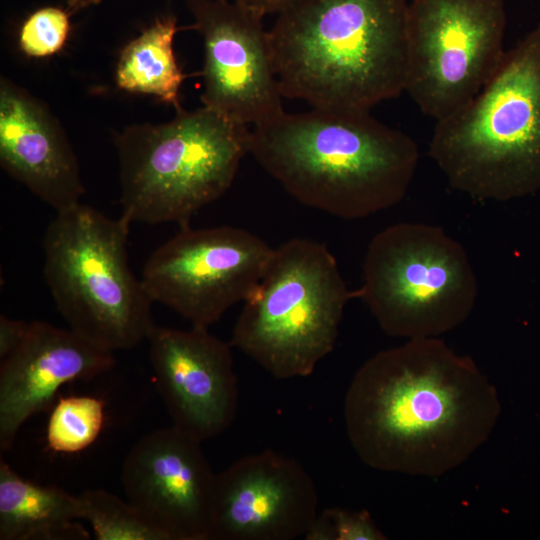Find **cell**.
Returning <instances> with one entry per match:
<instances>
[{
  "label": "cell",
  "instance_id": "d6986e66",
  "mask_svg": "<svg viewBox=\"0 0 540 540\" xmlns=\"http://www.w3.org/2000/svg\"><path fill=\"white\" fill-rule=\"evenodd\" d=\"M79 518L98 540H168L130 502L103 489L78 495Z\"/></svg>",
  "mask_w": 540,
  "mask_h": 540
},
{
  "label": "cell",
  "instance_id": "5bb4252c",
  "mask_svg": "<svg viewBox=\"0 0 540 540\" xmlns=\"http://www.w3.org/2000/svg\"><path fill=\"white\" fill-rule=\"evenodd\" d=\"M146 340L157 390L172 426L200 442L222 434L238 405L231 344L193 326H156Z\"/></svg>",
  "mask_w": 540,
  "mask_h": 540
},
{
  "label": "cell",
  "instance_id": "484cf974",
  "mask_svg": "<svg viewBox=\"0 0 540 540\" xmlns=\"http://www.w3.org/2000/svg\"><path fill=\"white\" fill-rule=\"evenodd\" d=\"M67 3V11L69 13L77 12V7L80 0H65Z\"/></svg>",
  "mask_w": 540,
  "mask_h": 540
},
{
  "label": "cell",
  "instance_id": "e0dca14e",
  "mask_svg": "<svg viewBox=\"0 0 540 540\" xmlns=\"http://www.w3.org/2000/svg\"><path fill=\"white\" fill-rule=\"evenodd\" d=\"M78 496L24 479L0 462V539H88Z\"/></svg>",
  "mask_w": 540,
  "mask_h": 540
},
{
  "label": "cell",
  "instance_id": "4fadbf2b",
  "mask_svg": "<svg viewBox=\"0 0 540 540\" xmlns=\"http://www.w3.org/2000/svg\"><path fill=\"white\" fill-rule=\"evenodd\" d=\"M201 443L170 426L144 435L124 459L127 501L168 540H209L216 474Z\"/></svg>",
  "mask_w": 540,
  "mask_h": 540
},
{
  "label": "cell",
  "instance_id": "9a60e30c",
  "mask_svg": "<svg viewBox=\"0 0 540 540\" xmlns=\"http://www.w3.org/2000/svg\"><path fill=\"white\" fill-rule=\"evenodd\" d=\"M114 365L103 350L70 328L29 323L19 346L0 365V449H10L22 425L46 408L63 385L93 378Z\"/></svg>",
  "mask_w": 540,
  "mask_h": 540
},
{
  "label": "cell",
  "instance_id": "7c38bea8",
  "mask_svg": "<svg viewBox=\"0 0 540 540\" xmlns=\"http://www.w3.org/2000/svg\"><path fill=\"white\" fill-rule=\"evenodd\" d=\"M318 514L313 479L294 458L267 449L216 474L209 540H294Z\"/></svg>",
  "mask_w": 540,
  "mask_h": 540
},
{
  "label": "cell",
  "instance_id": "8fae6325",
  "mask_svg": "<svg viewBox=\"0 0 540 540\" xmlns=\"http://www.w3.org/2000/svg\"><path fill=\"white\" fill-rule=\"evenodd\" d=\"M187 5L204 46L203 106L247 126L283 112L264 16L230 0Z\"/></svg>",
  "mask_w": 540,
  "mask_h": 540
},
{
  "label": "cell",
  "instance_id": "3957f363",
  "mask_svg": "<svg viewBox=\"0 0 540 540\" xmlns=\"http://www.w3.org/2000/svg\"><path fill=\"white\" fill-rule=\"evenodd\" d=\"M406 0H295L269 30L283 97L369 111L405 91Z\"/></svg>",
  "mask_w": 540,
  "mask_h": 540
},
{
  "label": "cell",
  "instance_id": "cb8c5ba5",
  "mask_svg": "<svg viewBox=\"0 0 540 540\" xmlns=\"http://www.w3.org/2000/svg\"><path fill=\"white\" fill-rule=\"evenodd\" d=\"M248 9H251L262 16L267 14H278L288 7L295 0H230Z\"/></svg>",
  "mask_w": 540,
  "mask_h": 540
},
{
  "label": "cell",
  "instance_id": "7a4b0ae2",
  "mask_svg": "<svg viewBox=\"0 0 540 540\" xmlns=\"http://www.w3.org/2000/svg\"><path fill=\"white\" fill-rule=\"evenodd\" d=\"M249 153L298 202L354 220L400 203L416 142L369 111L281 112L250 130Z\"/></svg>",
  "mask_w": 540,
  "mask_h": 540
},
{
  "label": "cell",
  "instance_id": "9c48e42d",
  "mask_svg": "<svg viewBox=\"0 0 540 540\" xmlns=\"http://www.w3.org/2000/svg\"><path fill=\"white\" fill-rule=\"evenodd\" d=\"M503 0H412L405 91L436 121L482 89L504 53Z\"/></svg>",
  "mask_w": 540,
  "mask_h": 540
},
{
  "label": "cell",
  "instance_id": "277c9868",
  "mask_svg": "<svg viewBox=\"0 0 540 540\" xmlns=\"http://www.w3.org/2000/svg\"><path fill=\"white\" fill-rule=\"evenodd\" d=\"M428 152L453 189L477 200L540 191V24L472 100L436 121Z\"/></svg>",
  "mask_w": 540,
  "mask_h": 540
},
{
  "label": "cell",
  "instance_id": "2e32d148",
  "mask_svg": "<svg viewBox=\"0 0 540 540\" xmlns=\"http://www.w3.org/2000/svg\"><path fill=\"white\" fill-rule=\"evenodd\" d=\"M0 163L56 212L80 203L85 193L76 154L57 119L43 102L4 77Z\"/></svg>",
  "mask_w": 540,
  "mask_h": 540
},
{
  "label": "cell",
  "instance_id": "8992f818",
  "mask_svg": "<svg viewBox=\"0 0 540 540\" xmlns=\"http://www.w3.org/2000/svg\"><path fill=\"white\" fill-rule=\"evenodd\" d=\"M130 222L81 202L60 212L43 237L44 277L69 328L109 351L147 338L152 300L128 261Z\"/></svg>",
  "mask_w": 540,
  "mask_h": 540
},
{
  "label": "cell",
  "instance_id": "ac0fdd59",
  "mask_svg": "<svg viewBox=\"0 0 540 540\" xmlns=\"http://www.w3.org/2000/svg\"><path fill=\"white\" fill-rule=\"evenodd\" d=\"M179 27L173 15L157 18L122 50L115 73L116 84L131 93L153 95L180 108L179 91L187 77L179 67L173 41Z\"/></svg>",
  "mask_w": 540,
  "mask_h": 540
},
{
  "label": "cell",
  "instance_id": "ba28073f",
  "mask_svg": "<svg viewBox=\"0 0 540 540\" xmlns=\"http://www.w3.org/2000/svg\"><path fill=\"white\" fill-rule=\"evenodd\" d=\"M478 283L463 246L443 228L399 222L370 241L353 292L391 337H439L471 314Z\"/></svg>",
  "mask_w": 540,
  "mask_h": 540
},
{
  "label": "cell",
  "instance_id": "7402d4cb",
  "mask_svg": "<svg viewBox=\"0 0 540 540\" xmlns=\"http://www.w3.org/2000/svg\"><path fill=\"white\" fill-rule=\"evenodd\" d=\"M305 540H385L387 537L365 511L326 508L318 512Z\"/></svg>",
  "mask_w": 540,
  "mask_h": 540
},
{
  "label": "cell",
  "instance_id": "44dd1931",
  "mask_svg": "<svg viewBox=\"0 0 540 540\" xmlns=\"http://www.w3.org/2000/svg\"><path fill=\"white\" fill-rule=\"evenodd\" d=\"M69 12L43 7L23 22L19 32L20 49L30 57L51 56L62 49L70 31Z\"/></svg>",
  "mask_w": 540,
  "mask_h": 540
},
{
  "label": "cell",
  "instance_id": "30bf717a",
  "mask_svg": "<svg viewBox=\"0 0 540 540\" xmlns=\"http://www.w3.org/2000/svg\"><path fill=\"white\" fill-rule=\"evenodd\" d=\"M273 250L242 228L186 225L150 255L140 279L152 302L208 328L252 294Z\"/></svg>",
  "mask_w": 540,
  "mask_h": 540
},
{
  "label": "cell",
  "instance_id": "ffe728a7",
  "mask_svg": "<svg viewBox=\"0 0 540 540\" xmlns=\"http://www.w3.org/2000/svg\"><path fill=\"white\" fill-rule=\"evenodd\" d=\"M104 402L94 396L61 397L48 419L46 441L58 453H77L95 442L104 424Z\"/></svg>",
  "mask_w": 540,
  "mask_h": 540
},
{
  "label": "cell",
  "instance_id": "52a82bcc",
  "mask_svg": "<svg viewBox=\"0 0 540 540\" xmlns=\"http://www.w3.org/2000/svg\"><path fill=\"white\" fill-rule=\"evenodd\" d=\"M351 298L328 248L292 238L273 250L230 344L274 378L307 377L334 349Z\"/></svg>",
  "mask_w": 540,
  "mask_h": 540
},
{
  "label": "cell",
  "instance_id": "5b68a950",
  "mask_svg": "<svg viewBox=\"0 0 540 540\" xmlns=\"http://www.w3.org/2000/svg\"><path fill=\"white\" fill-rule=\"evenodd\" d=\"M249 139L247 125L206 106L180 107L165 123L126 127L115 138L121 216L130 223L189 225L229 190Z\"/></svg>",
  "mask_w": 540,
  "mask_h": 540
},
{
  "label": "cell",
  "instance_id": "603a6c76",
  "mask_svg": "<svg viewBox=\"0 0 540 540\" xmlns=\"http://www.w3.org/2000/svg\"><path fill=\"white\" fill-rule=\"evenodd\" d=\"M29 323L0 316V359L12 353L24 339Z\"/></svg>",
  "mask_w": 540,
  "mask_h": 540
},
{
  "label": "cell",
  "instance_id": "6da1fadb",
  "mask_svg": "<svg viewBox=\"0 0 540 540\" xmlns=\"http://www.w3.org/2000/svg\"><path fill=\"white\" fill-rule=\"evenodd\" d=\"M501 411L495 386L439 337L407 339L355 373L344 399L349 442L367 466L438 477L492 434Z\"/></svg>",
  "mask_w": 540,
  "mask_h": 540
},
{
  "label": "cell",
  "instance_id": "d4e9b609",
  "mask_svg": "<svg viewBox=\"0 0 540 540\" xmlns=\"http://www.w3.org/2000/svg\"><path fill=\"white\" fill-rule=\"evenodd\" d=\"M102 0H80L79 4H78V7H77V11L83 9V8H86V7H89V6H92V5H97L101 2Z\"/></svg>",
  "mask_w": 540,
  "mask_h": 540
}]
</instances>
